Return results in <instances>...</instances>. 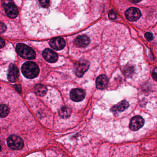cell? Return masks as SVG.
<instances>
[{
  "label": "cell",
  "mask_w": 157,
  "mask_h": 157,
  "mask_svg": "<svg viewBox=\"0 0 157 157\" xmlns=\"http://www.w3.org/2000/svg\"><path fill=\"white\" fill-rule=\"evenodd\" d=\"M145 37L147 41H151L152 40L153 38V36L151 33H147L145 34Z\"/></svg>",
  "instance_id": "obj_21"
},
{
  "label": "cell",
  "mask_w": 157,
  "mask_h": 157,
  "mask_svg": "<svg viewBox=\"0 0 157 157\" xmlns=\"http://www.w3.org/2000/svg\"><path fill=\"white\" fill-rule=\"evenodd\" d=\"M43 55L45 59L49 63H55L58 59L57 54L49 48L45 49L43 52Z\"/></svg>",
  "instance_id": "obj_11"
},
{
  "label": "cell",
  "mask_w": 157,
  "mask_h": 157,
  "mask_svg": "<svg viewBox=\"0 0 157 157\" xmlns=\"http://www.w3.org/2000/svg\"><path fill=\"white\" fill-rule=\"evenodd\" d=\"M21 71L25 77L27 78L33 79L38 76L39 68L37 64L32 61H28L23 64Z\"/></svg>",
  "instance_id": "obj_1"
},
{
  "label": "cell",
  "mask_w": 157,
  "mask_h": 157,
  "mask_svg": "<svg viewBox=\"0 0 157 157\" xmlns=\"http://www.w3.org/2000/svg\"><path fill=\"white\" fill-rule=\"evenodd\" d=\"M145 121L140 116H136L131 118L129 124V128L132 131H137L144 125Z\"/></svg>",
  "instance_id": "obj_5"
},
{
  "label": "cell",
  "mask_w": 157,
  "mask_h": 157,
  "mask_svg": "<svg viewBox=\"0 0 157 157\" xmlns=\"http://www.w3.org/2000/svg\"><path fill=\"white\" fill-rule=\"evenodd\" d=\"M85 96V92L81 89H73L70 93L71 99L74 101H81L84 99Z\"/></svg>",
  "instance_id": "obj_9"
},
{
  "label": "cell",
  "mask_w": 157,
  "mask_h": 157,
  "mask_svg": "<svg viewBox=\"0 0 157 157\" xmlns=\"http://www.w3.org/2000/svg\"><path fill=\"white\" fill-rule=\"evenodd\" d=\"M5 11L8 17L12 19L16 18L19 14L18 8L12 2H9L5 6Z\"/></svg>",
  "instance_id": "obj_8"
},
{
  "label": "cell",
  "mask_w": 157,
  "mask_h": 157,
  "mask_svg": "<svg viewBox=\"0 0 157 157\" xmlns=\"http://www.w3.org/2000/svg\"><path fill=\"white\" fill-rule=\"evenodd\" d=\"M90 63L85 59H82L77 63L75 66V71L76 75L78 77H82L86 71L89 69Z\"/></svg>",
  "instance_id": "obj_4"
},
{
  "label": "cell",
  "mask_w": 157,
  "mask_h": 157,
  "mask_svg": "<svg viewBox=\"0 0 157 157\" xmlns=\"http://www.w3.org/2000/svg\"><path fill=\"white\" fill-rule=\"evenodd\" d=\"M34 91L36 95L39 96H44L47 92V89L45 86L43 84H37L34 88Z\"/></svg>",
  "instance_id": "obj_15"
},
{
  "label": "cell",
  "mask_w": 157,
  "mask_h": 157,
  "mask_svg": "<svg viewBox=\"0 0 157 157\" xmlns=\"http://www.w3.org/2000/svg\"><path fill=\"white\" fill-rule=\"evenodd\" d=\"M39 2L43 8H47L49 6L50 0H39Z\"/></svg>",
  "instance_id": "obj_19"
},
{
  "label": "cell",
  "mask_w": 157,
  "mask_h": 157,
  "mask_svg": "<svg viewBox=\"0 0 157 157\" xmlns=\"http://www.w3.org/2000/svg\"><path fill=\"white\" fill-rule=\"evenodd\" d=\"M129 106V103L126 101H122L111 108V111L113 113L123 112Z\"/></svg>",
  "instance_id": "obj_14"
},
{
  "label": "cell",
  "mask_w": 157,
  "mask_h": 157,
  "mask_svg": "<svg viewBox=\"0 0 157 157\" xmlns=\"http://www.w3.org/2000/svg\"><path fill=\"white\" fill-rule=\"evenodd\" d=\"M16 50L19 56L25 59H34L36 57L34 50L25 44H18L16 46Z\"/></svg>",
  "instance_id": "obj_2"
},
{
  "label": "cell",
  "mask_w": 157,
  "mask_h": 157,
  "mask_svg": "<svg viewBox=\"0 0 157 157\" xmlns=\"http://www.w3.org/2000/svg\"><path fill=\"white\" fill-rule=\"evenodd\" d=\"M141 15L140 10L136 8H129L125 12L126 18L131 21H135L138 20Z\"/></svg>",
  "instance_id": "obj_6"
},
{
  "label": "cell",
  "mask_w": 157,
  "mask_h": 157,
  "mask_svg": "<svg viewBox=\"0 0 157 157\" xmlns=\"http://www.w3.org/2000/svg\"><path fill=\"white\" fill-rule=\"evenodd\" d=\"M49 44L51 47L56 50H61L66 46L65 40L61 37L53 38L50 40Z\"/></svg>",
  "instance_id": "obj_10"
},
{
  "label": "cell",
  "mask_w": 157,
  "mask_h": 157,
  "mask_svg": "<svg viewBox=\"0 0 157 157\" xmlns=\"http://www.w3.org/2000/svg\"><path fill=\"white\" fill-rule=\"evenodd\" d=\"M71 113V109L67 106L62 107L59 112L60 117L63 118H67L70 116Z\"/></svg>",
  "instance_id": "obj_17"
},
{
  "label": "cell",
  "mask_w": 157,
  "mask_h": 157,
  "mask_svg": "<svg viewBox=\"0 0 157 157\" xmlns=\"http://www.w3.org/2000/svg\"><path fill=\"white\" fill-rule=\"evenodd\" d=\"M7 143L10 148L15 150L22 148L24 144L23 140L16 135L10 136L7 140Z\"/></svg>",
  "instance_id": "obj_3"
},
{
  "label": "cell",
  "mask_w": 157,
  "mask_h": 157,
  "mask_svg": "<svg viewBox=\"0 0 157 157\" xmlns=\"http://www.w3.org/2000/svg\"><path fill=\"white\" fill-rule=\"evenodd\" d=\"M129 1L133 3H138L142 0H129Z\"/></svg>",
  "instance_id": "obj_25"
},
{
  "label": "cell",
  "mask_w": 157,
  "mask_h": 157,
  "mask_svg": "<svg viewBox=\"0 0 157 157\" xmlns=\"http://www.w3.org/2000/svg\"><path fill=\"white\" fill-rule=\"evenodd\" d=\"M108 79L104 75H100L96 80V86L99 90H103L107 87Z\"/></svg>",
  "instance_id": "obj_13"
},
{
  "label": "cell",
  "mask_w": 157,
  "mask_h": 157,
  "mask_svg": "<svg viewBox=\"0 0 157 157\" xmlns=\"http://www.w3.org/2000/svg\"><path fill=\"white\" fill-rule=\"evenodd\" d=\"M74 44L78 47H86L90 44V39L85 35L79 36L75 39Z\"/></svg>",
  "instance_id": "obj_12"
},
{
  "label": "cell",
  "mask_w": 157,
  "mask_h": 157,
  "mask_svg": "<svg viewBox=\"0 0 157 157\" xmlns=\"http://www.w3.org/2000/svg\"><path fill=\"white\" fill-rule=\"evenodd\" d=\"M6 26L2 22L1 23V33H3L6 31Z\"/></svg>",
  "instance_id": "obj_23"
},
{
  "label": "cell",
  "mask_w": 157,
  "mask_h": 157,
  "mask_svg": "<svg viewBox=\"0 0 157 157\" xmlns=\"http://www.w3.org/2000/svg\"><path fill=\"white\" fill-rule=\"evenodd\" d=\"M19 70L14 64H11L8 71V78L9 81L14 82L16 81L19 76Z\"/></svg>",
  "instance_id": "obj_7"
},
{
  "label": "cell",
  "mask_w": 157,
  "mask_h": 157,
  "mask_svg": "<svg viewBox=\"0 0 157 157\" xmlns=\"http://www.w3.org/2000/svg\"><path fill=\"white\" fill-rule=\"evenodd\" d=\"M108 16H109V19L112 20H115L117 17L115 13V12L113 10H111L109 12Z\"/></svg>",
  "instance_id": "obj_20"
},
{
  "label": "cell",
  "mask_w": 157,
  "mask_h": 157,
  "mask_svg": "<svg viewBox=\"0 0 157 157\" xmlns=\"http://www.w3.org/2000/svg\"><path fill=\"white\" fill-rule=\"evenodd\" d=\"M135 72V67L132 65H127L123 69V73L127 78H130Z\"/></svg>",
  "instance_id": "obj_16"
},
{
  "label": "cell",
  "mask_w": 157,
  "mask_h": 157,
  "mask_svg": "<svg viewBox=\"0 0 157 157\" xmlns=\"http://www.w3.org/2000/svg\"><path fill=\"white\" fill-rule=\"evenodd\" d=\"M10 113V109L5 105H1V117H6Z\"/></svg>",
  "instance_id": "obj_18"
},
{
  "label": "cell",
  "mask_w": 157,
  "mask_h": 157,
  "mask_svg": "<svg viewBox=\"0 0 157 157\" xmlns=\"http://www.w3.org/2000/svg\"><path fill=\"white\" fill-rule=\"evenodd\" d=\"M5 41L3 39H1V48H2L5 45Z\"/></svg>",
  "instance_id": "obj_24"
},
{
  "label": "cell",
  "mask_w": 157,
  "mask_h": 157,
  "mask_svg": "<svg viewBox=\"0 0 157 157\" xmlns=\"http://www.w3.org/2000/svg\"><path fill=\"white\" fill-rule=\"evenodd\" d=\"M151 76H152V78L154 80L157 82V68H155L154 69V70L153 71V72H152Z\"/></svg>",
  "instance_id": "obj_22"
}]
</instances>
